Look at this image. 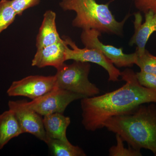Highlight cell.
I'll use <instances>...</instances> for the list:
<instances>
[{
    "label": "cell",
    "instance_id": "cell-1",
    "mask_svg": "<svg viewBox=\"0 0 156 156\" xmlns=\"http://www.w3.org/2000/svg\"><path fill=\"white\" fill-rule=\"evenodd\" d=\"M126 84L121 88L103 95L81 99L82 124L87 131L103 128L111 117L132 111L143 104L156 103V90L140 85L133 70L121 72Z\"/></svg>",
    "mask_w": 156,
    "mask_h": 156
},
{
    "label": "cell",
    "instance_id": "cell-2",
    "mask_svg": "<svg viewBox=\"0 0 156 156\" xmlns=\"http://www.w3.org/2000/svg\"><path fill=\"white\" fill-rule=\"evenodd\" d=\"M118 134L129 146L149 150L156 155V106L140 105L132 111L109 118L103 125Z\"/></svg>",
    "mask_w": 156,
    "mask_h": 156
},
{
    "label": "cell",
    "instance_id": "cell-3",
    "mask_svg": "<svg viewBox=\"0 0 156 156\" xmlns=\"http://www.w3.org/2000/svg\"><path fill=\"white\" fill-rule=\"evenodd\" d=\"M59 6L64 11H73L76 15L73 26L84 30L94 29L101 33L122 35L128 14L118 22L109 9V4H98L95 0H62Z\"/></svg>",
    "mask_w": 156,
    "mask_h": 156
},
{
    "label": "cell",
    "instance_id": "cell-4",
    "mask_svg": "<svg viewBox=\"0 0 156 156\" xmlns=\"http://www.w3.org/2000/svg\"><path fill=\"white\" fill-rule=\"evenodd\" d=\"M90 69L91 65L88 62L74 61L72 64L64 63L57 69L55 75L56 87L85 97L96 96L100 90L89 81Z\"/></svg>",
    "mask_w": 156,
    "mask_h": 156
},
{
    "label": "cell",
    "instance_id": "cell-5",
    "mask_svg": "<svg viewBox=\"0 0 156 156\" xmlns=\"http://www.w3.org/2000/svg\"><path fill=\"white\" fill-rule=\"evenodd\" d=\"M67 44L66 47L65 57L66 61H74L90 62L100 66L105 69L109 75L108 81L117 82L121 76V72L116 68L112 62L101 53L100 50L95 48H78L75 43L69 37H62Z\"/></svg>",
    "mask_w": 156,
    "mask_h": 156
},
{
    "label": "cell",
    "instance_id": "cell-6",
    "mask_svg": "<svg viewBox=\"0 0 156 156\" xmlns=\"http://www.w3.org/2000/svg\"><path fill=\"white\" fill-rule=\"evenodd\" d=\"M86 98L83 95L60 89L56 86L50 92L31 101L29 106L42 116L60 113L63 114L69 104Z\"/></svg>",
    "mask_w": 156,
    "mask_h": 156
},
{
    "label": "cell",
    "instance_id": "cell-7",
    "mask_svg": "<svg viewBox=\"0 0 156 156\" xmlns=\"http://www.w3.org/2000/svg\"><path fill=\"white\" fill-rule=\"evenodd\" d=\"M101 34L94 29L84 30L81 34V41L85 48L100 50L117 67H131L135 64L137 57L136 51L131 54H125L123 53L122 48L104 44L98 39Z\"/></svg>",
    "mask_w": 156,
    "mask_h": 156
},
{
    "label": "cell",
    "instance_id": "cell-8",
    "mask_svg": "<svg viewBox=\"0 0 156 156\" xmlns=\"http://www.w3.org/2000/svg\"><path fill=\"white\" fill-rule=\"evenodd\" d=\"M56 86L55 75L30 76L13 82L7 93L9 96H24L33 100L50 92Z\"/></svg>",
    "mask_w": 156,
    "mask_h": 156
},
{
    "label": "cell",
    "instance_id": "cell-9",
    "mask_svg": "<svg viewBox=\"0 0 156 156\" xmlns=\"http://www.w3.org/2000/svg\"><path fill=\"white\" fill-rule=\"evenodd\" d=\"M9 107L14 113L23 133L33 134L46 143L48 140L43 119L41 115L28 106L27 101H10Z\"/></svg>",
    "mask_w": 156,
    "mask_h": 156
},
{
    "label": "cell",
    "instance_id": "cell-10",
    "mask_svg": "<svg viewBox=\"0 0 156 156\" xmlns=\"http://www.w3.org/2000/svg\"><path fill=\"white\" fill-rule=\"evenodd\" d=\"M134 33L129 45L136 46V51L138 56L145 52V46L152 34L156 31V14L149 11L145 14V22L142 24V17L140 12L134 13Z\"/></svg>",
    "mask_w": 156,
    "mask_h": 156
},
{
    "label": "cell",
    "instance_id": "cell-11",
    "mask_svg": "<svg viewBox=\"0 0 156 156\" xmlns=\"http://www.w3.org/2000/svg\"><path fill=\"white\" fill-rule=\"evenodd\" d=\"M67 45L63 39L60 43L37 49L32 61V66L39 68L51 66L58 69L66 61L65 52Z\"/></svg>",
    "mask_w": 156,
    "mask_h": 156
},
{
    "label": "cell",
    "instance_id": "cell-12",
    "mask_svg": "<svg viewBox=\"0 0 156 156\" xmlns=\"http://www.w3.org/2000/svg\"><path fill=\"white\" fill-rule=\"evenodd\" d=\"M56 14L54 11L48 10L45 12L43 22L37 35V49L60 43L63 41L56 29Z\"/></svg>",
    "mask_w": 156,
    "mask_h": 156
},
{
    "label": "cell",
    "instance_id": "cell-13",
    "mask_svg": "<svg viewBox=\"0 0 156 156\" xmlns=\"http://www.w3.org/2000/svg\"><path fill=\"white\" fill-rule=\"evenodd\" d=\"M70 122L69 117L60 113L46 115L43 118L44 128L48 138L66 142L69 141L66 136V130Z\"/></svg>",
    "mask_w": 156,
    "mask_h": 156
},
{
    "label": "cell",
    "instance_id": "cell-14",
    "mask_svg": "<svg viewBox=\"0 0 156 156\" xmlns=\"http://www.w3.org/2000/svg\"><path fill=\"white\" fill-rule=\"evenodd\" d=\"M15 114L11 110L0 115V150L12 138L23 134Z\"/></svg>",
    "mask_w": 156,
    "mask_h": 156
},
{
    "label": "cell",
    "instance_id": "cell-15",
    "mask_svg": "<svg viewBox=\"0 0 156 156\" xmlns=\"http://www.w3.org/2000/svg\"><path fill=\"white\" fill-rule=\"evenodd\" d=\"M51 153L55 156H85L83 151L79 147L60 140L48 138L46 143Z\"/></svg>",
    "mask_w": 156,
    "mask_h": 156
},
{
    "label": "cell",
    "instance_id": "cell-16",
    "mask_svg": "<svg viewBox=\"0 0 156 156\" xmlns=\"http://www.w3.org/2000/svg\"><path fill=\"white\" fill-rule=\"evenodd\" d=\"M17 15L11 5V0L0 2V34L14 22Z\"/></svg>",
    "mask_w": 156,
    "mask_h": 156
},
{
    "label": "cell",
    "instance_id": "cell-17",
    "mask_svg": "<svg viewBox=\"0 0 156 156\" xmlns=\"http://www.w3.org/2000/svg\"><path fill=\"white\" fill-rule=\"evenodd\" d=\"M135 64L139 66L140 71L156 75V56L147 50L140 56L137 55Z\"/></svg>",
    "mask_w": 156,
    "mask_h": 156
},
{
    "label": "cell",
    "instance_id": "cell-18",
    "mask_svg": "<svg viewBox=\"0 0 156 156\" xmlns=\"http://www.w3.org/2000/svg\"><path fill=\"white\" fill-rule=\"evenodd\" d=\"M116 145L112 147L109 150V155L110 156H140L142 154L140 150L135 149L129 146L125 147L123 140L119 134H116Z\"/></svg>",
    "mask_w": 156,
    "mask_h": 156
},
{
    "label": "cell",
    "instance_id": "cell-19",
    "mask_svg": "<svg viewBox=\"0 0 156 156\" xmlns=\"http://www.w3.org/2000/svg\"><path fill=\"white\" fill-rule=\"evenodd\" d=\"M41 0H11V5L17 15L21 16L27 9L37 5Z\"/></svg>",
    "mask_w": 156,
    "mask_h": 156
},
{
    "label": "cell",
    "instance_id": "cell-20",
    "mask_svg": "<svg viewBox=\"0 0 156 156\" xmlns=\"http://www.w3.org/2000/svg\"><path fill=\"white\" fill-rule=\"evenodd\" d=\"M140 85L148 89L156 90V75L140 71L136 73Z\"/></svg>",
    "mask_w": 156,
    "mask_h": 156
},
{
    "label": "cell",
    "instance_id": "cell-21",
    "mask_svg": "<svg viewBox=\"0 0 156 156\" xmlns=\"http://www.w3.org/2000/svg\"><path fill=\"white\" fill-rule=\"evenodd\" d=\"M134 2L136 9L144 14L150 10L156 14V0H134Z\"/></svg>",
    "mask_w": 156,
    "mask_h": 156
}]
</instances>
